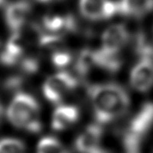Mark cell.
Wrapping results in <instances>:
<instances>
[{
  "label": "cell",
  "instance_id": "cell-1",
  "mask_svg": "<svg viewBox=\"0 0 153 153\" xmlns=\"http://www.w3.org/2000/svg\"><path fill=\"white\" fill-rule=\"evenodd\" d=\"M90 101L95 117L100 123H108L126 114L130 105L127 91L118 84L104 83L90 86Z\"/></svg>",
  "mask_w": 153,
  "mask_h": 153
},
{
  "label": "cell",
  "instance_id": "cell-2",
  "mask_svg": "<svg viewBox=\"0 0 153 153\" xmlns=\"http://www.w3.org/2000/svg\"><path fill=\"white\" fill-rule=\"evenodd\" d=\"M7 116L9 121L18 128L32 133L41 130L39 104L31 95L26 93L16 95L8 107Z\"/></svg>",
  "mask_w": 153,
  "mask_h": 153
},
{
  "label": "cell",
  "instance_id": "cell-3",
  "mask_svg": "<svg viewBox=\"0 0 153 153\" xmlns=\"http://www.w3.org/2000/svg\"><path fill=\"white\" fill-rule=\"evenodd\" d=\"M78 85V79L67 72H59L48 78L43 85V93L50 102L57 104L74 90Z\"/></svg>",
  "mask_w": 153,
  "mask_h": 153
},
{
  "label": "cell",
  "instance_id": "cell-4",
  "mask_svg": "<svg viewBox=\"0 0 153 153\" xmlns=\"http://www.w3.org/2000/svg\"><path fill=\"white\" fill-rule=\"evenodd\" d=\"M79 9L83 18L98 22L119 14L118 2L112 0H79Z\"/></svg>",
  "mask_w": 153,
  "mask_h": 153
},
{
  "label": "cell",
  "instance_id": "cell-5",
  "mask_svg": "<svg viewBox=\"0 0 153 153\" xmlns=\"http://www.w3.org/2000/svg\"><path fill=\"white\" fill-rule=\"evenodd\" d=\"M130 35L127 27L124 25H112L108 26L102 34L101 49L111 53H118L125 47Z\"/></svg>",
  "mask_w": 153,
  "mask_h": 153
},
{
  "label": "cell",
  "instance_id": "cell-6",
  "mask_svg": "<svg viewBox=\"0 0 153 153\" xmlns=\"http://www.w3.org/2000/svg\"><path fill=\"white\" fill-rule=\"evenodd\" d=\"M131 86L140 92H146L153 85V61L140 58L130 75Z\"/></svg>",
  "mask_w": 153,
  "mask_h": 153
},
{
  "label": "cell",
  "instance_id": "cell-7",
  "mask_svg": "<svg viewBox=\"0 0 153 153\" xmlns=\"http://www.w3.org/2000/svg\"><path fill=\"white\" fill-rule=\"evenodd\" d=\"M31 6L28 1L19 0L11 3L5 10V22L14 34H18L25 25L30 14Z\"/></svg>",
  "mask_w": 153,
  "mask_h": 153
},
{
  "label": "cell",
  "instance_id": "cell-8",
  "mask_svg": "<svg viewBox=\"0 0 153 153\" xmlns=\"http://www.w3.org/2000/svg\"><path fill=\"white\" fill-rule=\"evenodd\" d=\"M102 128L99 125L87 126L76 140V148L79 153H97L102 148L100 146Z\"/></svg>",
  "mask_w": 153,
  "mask_h": 153
},
{
  "label": "cell",
  "instance_id": "cell-9",
  "mask_svg": "<svg viewBox=\"0 0 153 153\" xmlns=\"http://www.w3.org/2000/svg\"><path fill=\"white\" fill-rule=\"evenodd\" d=\"M79 111L75 106L62 105L56 108L51 120V126L56 131H62L78 121Z\"/></svg>",
  "mask_w": 153,
  "mask_h": 153
},
{
  "label": "cell",
  "instance_id": "cell-10",
  "mask_svg": "<svg viewBox=\"0 0 153 153\" xmlns=\"http://www.w3.org/2000/svg\"><path fill=\"white\" fill-rule=\"evenodd\" d=\"M119 14L130 18H142L153 11V0H120Z\"/></svg>",
  "mask_w": 153,
  "mask_h": 153
},
{
  "label": "cell",
  "instance_id": "cell-11",
  "mask_svg": "<svg viewBox=\"0 0 153 153\" xmlns=\"http://www.w3.org/2000/svg\"><path fill=\"white\" fill-rule=\"evenodd\" d=\"M93 65L102 68L111 73L117 72L122 65V60L118 53H111L103 49L91 51Z\"/></svg>",
  "mask_w": 153,
  "mask_h": 153
},
{
  "label": "cell",
  "instance_id": "cell-12",
  "mask_svg": "<svg viewBox=\"0 0 153 153\" xmlns=\"http://www.w3.org/2000/svg\"><path fill=\"white\" fill-rule=\"evenodd\" d=\"M22 55V48L19 44L18 35L15 34L5 45V48L0 54V61L4 65H14Z\"/></svg>",
  "mask_w": 153,
  "mask_h": 153
},
{
  "label": "cell",
  "instance_id": "cell-13",
  "mask_svg": "<svg viewBox=\"0 0 153 153\" xmlns=\"http://www.w3.org/2000/svg\"><path fill=\"white\" fill-rule=\"evenodd\" d=\"M44 27L49 33L57 34L63 30H71L75 27V21L71 17L63 16H49L44 19Z\"/></svg>",
  "mask_w": 153,
  "mask_h": 153
},
{
  "label": "cell",
  "instance_id": "cell-14",
  "mask_svg": "<svg viewBox=\"0 0 153 153\" xmlns=\"http://www.w3.org/2000/svg\"><path fill=\"white\" fill-rule=\"evenodd\" d=\"M37 153H70L64 144L52 137H45L38 143Z\"/></svg>",
  "mask_w": 153,
  "mask_h": 153
},
{
  "label": "cell",
  "instance_id": "cell-15",
  "mask_svg": "<svg viewBox=\"0 0 153 153\" xmlns=\"http://www.w3.org/2000/svg\"><path fill=\"white\" fill-rule=\"evenodd\" d=\"M0 153H25V143L18 139H3L0 140Z\"/></svg>",
  "mask_w": 153,
  "mask_h": 153
},
{
  "label": "cell",
  "instance_id": "cell-16",
  "mask_svg": "<svg viewBox=\"0 0 153 153\" xmlns=\"http://www.w3.org/2000/svg\"><path fill=\"white\" fill-rule=\"evenodd\" d=\"M72 61V55L66 51H57L51 56L52 64L57 68H63L68 66Z\"/></svg>",
  "mask_w": 153,
  "mask_h": 153
},
{
  "label": "cell",
  "instance_id": "cell-17",
  "mask_svg": "<svg viewBox=\"0 0 153 153\" xmlns=\"http://www.w3.org/2000/svg\"><path fill=\"white\" fill-rule=\"evenodd\" d=\"M37 1L41 2V3H51V2L58 1V0H37Z\"/></svg>",
  "mask_w": 153,
  "mask_h": 153
},
{
  "label": "cell",
  "instance_id": "cell-18",
  "mask_svg": "<svg viewBox=\"0 0 153 153\" xmlns=\"http://www.w3.org/2000/svg\"><path fill=\"white\" fill-rule=\"evenodd\" d=\"M3 2H4V0H0V5H1V4H3Z\"/></svg>",
  "mask_w": 153,
  "mask_h": 153
}]
</instances>
